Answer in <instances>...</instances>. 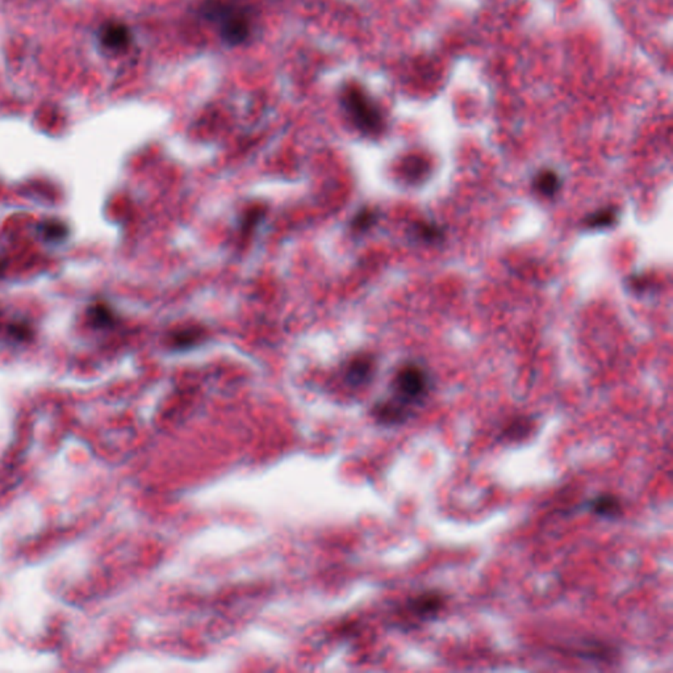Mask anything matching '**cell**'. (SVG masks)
Returning <instances> with one entry per match:
<instances>
[{"instance_id": "cell-1", "label": "cell", "mask_w": 673, "mask_h": 673, "mask_svg": "<svg viewBox=\"0 0 673 673\" xmlns=\"http://www.w3.org/2000/svg\"><path fill=\"white\" fill-rule=\"evenodd\" d=\"M200 14L217 25L225 44L240 45L252 33L249 11L236 0H207Z\"/></svg>"}, {"instance_id": "cell-2", "label": "cell", "mask_w": 673, "mask_h": 673, "mask_svg": "<svg viewBox=\"0 0 673 673\" xmlns=\"http://www.w3.org/2000/svg\"><path fill=\"white\" fill-rule=\"evenodd\" d=\"M342 104L357 128L366 135H379L384 119L374 100L358 85H349L342 92Z\"/></svg>"}, {"instance_id": "cell-3", "label": "cell", "mask_w": 673, "mask_h": 673, "mask_svg": "<svg viewBox=\"0 0 673 673\" xmlns=\"http://www.w3.org/2000/svg\"><path fill=\"white\" fill-rule=\"evenodd\" d=\"M396 400L406 405L412 410L429 397L432 390V379L429 374L417 364L404 366L393 382Z\"/></svg>"}, {"instance_id": "cell-4", "label": "cell", "mask_w": 673, "mask_h": 673, "mask_svg": "<svg viewBox=\"0 0 673 673\" xmlns=\"http://www.w3.org/2000/svg\"><path fill=\"white\" fill-rule=\"evenodd\" d=\"M448 599L439 591H425L406 599L401 608V618L408 628H419L425 622H430L442 613L446 608Z\"/></svg>"}, {"instance_id": "cell-5", "label": "cell", "mask_w": 673, "mask_h": 673, "mask_svg": "<svg viewBox=\"0 0 673 673\" xmlns=\"http://www.w3.org/2000/svg\"><path fill=\"white\" fill-rule=\"evenodd\" d=\"M586 510L604 520H617L624 514L622 500L613 494H601L585 504Z\"/></svg>"}, {"instance_id": "cell-6", "label": "cell", "mask_w": 673, "mask_h": 673, "mask_svg": "<svg viewBox=\"0 0 673 673\" xmlns=\"http://www.w3.org/2000/svg\"><path fill=\"white\" fill-rule=\"evenodd\" d=\"M375 419L387 426L401 425L413 416V410L396 399L379 403L374 408Z\"/></svg>"}, {"instance_id": "cell-7", "label": "cell", "mask_w": 673, "mask_h": 673, "mask_svg": "<svg viewBox=\"0 0 673 673\" xmlns=\"http://www.w3.org/2000/svg\"><path fill=\"white\" fill-rule=\"evenodd\" d=\"M132 41L129 30L121 23H108L100 30V43L111 50H124Z\"/></svg>"}, {"instance_id": "cell-8", "label": "cell", "mask_w": 673, "mask_h": 673, "mask_svg": "<svg viewBox=\"0 0 673 673\" xmlns=\"http://www.w3.org/2000/svg\"><path fill=\"white\" fill-rule=\"evenodd\" d=\"M534 430V421L527 416H514L501 428L500 437L507 442H520L526 439Z\"/></svg>"}, {"instance_id": "cell-9", "label": "cell", "mask_w": 673, "mask_h": 673, "mask_svg": "<svg viewBox=\"0 0 673 673\" xmlns=\"http://www.w3.org/2000/svg\"><path fill=\"white\" fill-rule=\"evenodd\" d=\"M374 371V363L368 358L354 360L347 370V382L353 386H360L370 380Z\"/></svg>"}, {"instance_id": "cell-10", "label": "cell", "mask_w": 673, "mask_h": 673, "mask_svg": "<svg viewBox=\"0 0 673 673\" xmlns=\"http://www.w3.org/2000/svg\"><path fill=\"white\" fill-rule=\"evenodd\" d=\"M534 187L538 191V194L543 195L546 197H553V195H556L559 191L560 180L556 173H553L551 170H544L536 177Z\"/></svg>"}, {"instance_id": "cell-11", "label": "cell", "mask_w": 673, "mask_h": 673, "mask_svg": "<svg viewBox=\"0 0 673 673\" xmlns=\"http://www.w3.org/2000/svg\"><path fill=\"white\" fill-rule=\"evenodd\" d=\"M429 173V164L419 155L408 157L403 164V174L409 181H419Z\"/></svg>"}, {"instance_id": "cell-12", "label": "cell", "mask_w": 673, "mask_h": 673, "mask_svg": "<svg viewBox=\"0 0 673 673\" xmlns=\"http://www.w3.org/2000/svg\"><path fill=\"white\" fill-rule=\"evenodd\" d=\"M617 220V210L615 208H605V210H597L596 213L591 214L585 220V226L591 229H597V228H606L613 225Z\"/></svg>"}, {"instance_id": "cell-13", "label": "cell", "mask_w": 673, "mask_h": 673, "mask_svg": "<svg viewBox=\"0 0 673 673\" xmlns=\"http://www.w3.org/2000/svg\"><path fill=\"white\" fill-rule=\"evenodd\" d=\"M415 232H416V237L419 240L425 241L428 243H435V242L443 239L442 229L438 228L437 225L421 223V224L415 226Z\"/></svg>"}, {"instance_id": "cell-14", "label": "cell", "mask_w": 673, "mask_h": 673, "mask_svg": "<svg viewBox=\"0 0 673 673\" xmlns=\"http://www.w3.org/2000/svg\"><path fill=\"white\" fill-rule=\"evenodd\" d=\"M199 337H200V331H197V330H183L173 337V344L175 347L187 349V347L192 346L199 340Z\"/></svg>"}, {"instance_id": "cell-15", "label": "cell", "mask_w": 673, "mask_h": 673, "mask_svg": "<svg viewBox=\"0 0 673 673\" xmlns=\"http://www.w3.org/2000/svg\"><path fill=\"white\" fill-rule=\"evenodd\" d=\"M93 313V321L96 324H100V325H109L112 324L113 321V316H112V312L105 308L103 305H99V307H95V309L92 311Z\"/></svg>"}, {"instance_id": "cell-16", "label": "cell", "mask_w": 673, "mask_h": 673, "mask_svg": "<svg viewBox=\"0 0 673 673\" xmlns=\"http://www.w3.org/2000/svg\"><path fill=\"white\" fill-rule=\"evenodd\" d=\"M65 230H66L65 225L60 224V223H56V221H50L44 228L45 236L47 239H50V240L63 239L65 237Z\"/></svg>"}, {"instance_id": "cell-17", "label": "cell", "mask_w": 673, "mask_h": 673, "mask_svg": "<svg viewBox=\"0 0 673 673\" xmlns=\"http://www.w3.org/2000/svg\"><path fill=\"white\" fill-rule=\"evenodd\" d=\"M374 212H371V210H364L363 213H360V216L355 219V221H354V228H355V229H360V230H366L367 228H370L371 225L374 224Z\"/></svg>"}]
</instances>
